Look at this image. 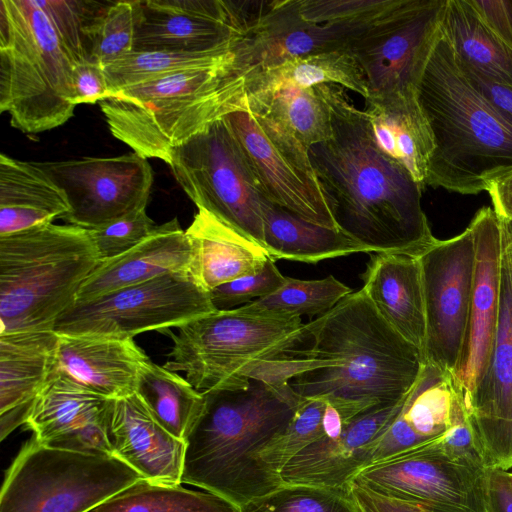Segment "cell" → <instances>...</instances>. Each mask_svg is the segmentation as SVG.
I'll list each match as a JSON object with an SVG mask.
<instances>
[{
	"label": "cell",
	"mask_w": 512,
	"mask_h": 512,
	"mask_svg": "<svg viewBox=\"0 0 512 512\" xmlns=\"http://www.w3.org/2000/svg\"><path fill=\"white\" fill-rule=\"evenodd\" d=\"M418 258L426 316L424 360L452 374L462 349L474 280L470 226L453 238L436 239Z\"/></svg>",
	"instance_id": "obj_15"
},
{
	"label": "cell",
	"mask_w": 512,
	"mask_h": 512,
	"mask_svg": "<svg viewBox=\"0 0 512 512\" xmlns=\"http://www.w3.org/2000/svg\"><path fill=\"white\" fill-rule=\"evenodd\" d=\"M365 103L363 114L376 148L424 189L433 141L416 89L370 96Z\"/></svg>",
	"instance_id": "obj_28"
},
{
	"label": "cell",
	"mask_w": 512,
	"mask_h": 512,
	"mask_svg": "<svg viewBox=\"0 0 512 512\" xmlns=\"http://www.w3.org/2000/svg\"><path fill=\"white\" fill-rule=\"evenodd\" d=\"M447 0H395L347 50L370 96L415 89L440 31ZM368 97V98H369Z\"/></svg>",
	"instance_id": "obj_14"
},
{
	"label": "cell",
	"mask_w": 512,
	"mask_h": 512,
	"mask_svg": "<svg viewBox=\"0 0 512 512\" xmlns=\"http://www.w3.org/2000/svg\"><path fill=\"white\" fill-rule=\"evenodd\" d=\"M224 0H139L134 51L207 52L237 44L260 8Z\"/></svg>",
	"instance_id": "obj_18"
},
{
	"label": "cell",
	"mask_w": 512,
	"mask_h": 512,
	"mask_svg": "<svg viewBox=\"0 0 512 512\" xmlns=\"http://www.w3.org/2000/svg\"><path fill=\"white\" fill-rule=\"evenodd\" d=\"M90 512H239V507L207 491L141 478Z\"/></svg>",
	"instance_id": "obj_37"
},
{
	"label": "cell",
	"mask_w": 512,
	"mask_h": 512,
	"mask_svg": "<svg viewBox=\"0 0 512 512\" xmlns=\"http://www.w3.org/2000/svg\"><path fill=\"white\" fill-rule=\"evenodd\" d=\"M475 245V270L467 326L452 372L465 403L486 368L497 326L500 294L502 227L493 208L477 211L469 224Z\"/></svg>",
	"instance_id": "obj_20"
},
{
	"label": "cell",
	"mask_w": 512,
	"mask_h": 512,
	"mask_svg": "<svg viewBox=\"0 0 512 512\" xmlns=\"http://www.w3.org/2000/svg\"><path fill=\"white\" fill-rule=\"evenodd\" d=\"M453 389L450 372L425 362L397 418L425 441L443 436L451 426Z\"/></svg>",
	"instance_id": "obj_38"
},
{
	"label": "cell",
	"mask_w": 512,
	"mask_h": 512,
	"mask_svg": "<svg viewBox=\"0 0 512 512\" xmlns=\"http://www.w3.org/2000/svg\"><path fill=\"white\" fill-rule=\"evenodd\" d=\"M393 0H293L301 19L314 23L349 20L387 8Z\"/></svg>",
	"instance_id": "obj_46"
},
{
	"label": "cell",
	"mask_w": 512,
	"mask_h": 512,
	"mask_svg": "<svg viewBox=\"0 0 512 512\" xmlns=\"http://www.w3.org/2000/svg\"><path fill=\"white\" fill-rule=\"evenodd\" d=\"M216 311L210 294L190 272L171 273L75 302L56 321L59 335H105L134 338L163 332Z\"/></svg>",
	"instance_id": "obj_11"
},
{
	"label": "cell",
	"mask_w": 512,
	"mask_h": 512,
	"mask_svg": "<svg viewBox=\"0 0 512 512\" xmlns=\"http://www.w3.org/2000/svg\"><path fill=\"white\" fill-rule=\"evenodd\" d=\"M138 2L106 4L88 29L90 60L104 67L134 50Z\"/></svg>",
	"instance_id": "obj_41"
},
{
	"label": "cell",
	"mask_w": 512,
	"mask_h": 512,
	"mask_svg": "<svg viewBox=\"0 0 512 512\" xmlns=\"http://www.w3.org/2000/svg\"><path fill=\"white\" fill-rule=\"evenodd\" d=\"M264 247L274 259L303 263L369 251L339 230L316 225L283 208L263 204Z\"/></svg>",
	"instance_id": "obj_31"
},
{
	"label": "cell",
	"mask_w": 512,
	"mask_h": 512,
	"mask_svg": "<svg viewBox=\"0 0 512 512\" xmlns=\"http://www.w3.org/2000/svg\"><path fill=\"white\" fill-rule=\"evenodd\" d=\"M174 333L168 360L170 371H182L198 391L237 389L265 364L282 359L307 339L299 317L248 312L242 307L216 310L195 318Z\"/></svg>",
	"instance_id": "obj_8"
},
{
	"label": "cell",
	"mask_w": 512,
	"mask_h": 512,
	"mask_svg": "<svg viewBox=\"0 0 512 512\" xmlns=\"http://www.w3.org/2000/svg\"><path fill=\"white\" fill-rule=\"evenodd\" d=\"M486 512H512V484L509 472L489 468L485 480Z\"/></svg>",
	"instance_id": "obj_51"
},
{
	"label": "cell",
	"mask_w": 512,
	"mask_h": 512,
	"mask_svg": "<svg viewBox=\"0 0 512 512\" xmlns=\"http://www.w3.org/2000/svg\"><path fill=\"white\" fill-rule=\"evenodd\" d=\"M73 101L94 104L111 97L104 67L93 60L75 63L72 75Z\"/></svg>",
	"instance_id": "obj_47"
},
{
	"label": "cell",
	"mask_w": 512,
	"mask_h": 512,
	"mask_svg": "<svg viewBox=\"0 0 512 512\" xmlns=\"http://www.w3.org/2000/svg\"><path fill=\"white\" fill-rule=\"evenodd\" d=\"M146 208L88 230L101 261L116 258L151 236L158 228Z\"/></svg>",
	"instance_id": "obj_44"
},
{
	"label": "cell",
	"mask_w": 512,
	"mask_h": 512,
	"mask_svg": "<svg viewBox=\"0 0 512 512\" xmlns=\"http://www.w3.org/2000/svg\"><path fill=\"white\" fill-rule=\"evenodd\" d=\"M224 120L271 203L308 222L339 230L307 147L271 115L251 106L248 96L246 106Z\"/></svg>",
	"instance_id": "obj_12"
},
{
	"label": "cell",
	"mask_w": 512,
	"mask_h": 512,
	"mask_svg": "<svg viewBox=\"0 0 512 512\" xmlns=\"http://www.w3.org/2000/svg\"><path fill=\"white\" fill-rule=\"evenodd\" d=\"M185 231L192 251L190 273L208 292L258 273L272 259L259 243L203 209Z\"/></svg>",
	"instance_id": "obj_29"
},
{
	"label": "cell",
	"mask_w": 512,
	"mask_h": 512,
	"mask_svg": "<svg viewBox=\"0 0 512 512\" xmlns=\"http://www.w3.org/2000/svg\"><path fill=\"white\" fill-rule=\"evenodd\" d=\"M459 66L472 86L512 124V86L492 82L469 68Z\"/></svg>",
	"instance_id": "obj_50"
},
{
	"label": "cell",
	"mask_w": 512,
	"mask_h": 512,
	"mask_svg": "<svg viewBox=\"0 0 512 512\" xmlns=\"http://www.w3.org/2000/svg\"><path fill=\"white\" fill-rule=\"evenodd\" d=\"M113 400L55 369L37 396L24 425L44 446L112 455L107 425Z\"/></svg>",
	"instance_id": "obj_21"
},
{
	"label": "cell",
	"mask_w": 512,
	"mask_h": 512,
	"mask_svg": "<svg viewBox=\"0 0 512 512\" xmlns=\"http://www.w3.org/2000/svg\"><path fill=\"white\" fill-rule=\"evenodd\" d=\"M59 335L49 331L0 334V440L25 424L56 368Z\"/></svg>",
	"instance_id": "obj_24"
},
{
	"label": "cell",
	"mask_w": 512,
	"mask_h": 512,
	"mask_svg": "<svg viewBox=\"0 0 512 512\" xmlns=\"http://www.w3.org/2000/svg\"><path fill=\"white\" fill-rule=\"evenodd\" d=\"M415 89L433 141L426 186L477 194L512 168V124L472 86L441 31Z\"/></svg>",
	"instance_id": "obj_4"
},
{
	"label": "cell",
	"mask_w": 512,
	"mask_h": 512,
	"mask_svg": "<svg viewBox=\"0 0 512 512\" xmlns=\"http://www.w3.org/2000/svg\"><path fill=\"white\" fill-rule=\"evenodd\" d=\"M136 393L152 416L174 437L185 441L204 407L203 392L177 372L150 360L142 365Z\"/></svg>",
	"instance_id": "obj_34"
},
{
	"label": "cell",
	"mask_w": 512,
	"mask_h": 512,
	"mask_svg": "<svg viewBox=\"0 0 512 512\" xmlns=\"http://www.w3.org/2000/svg\"><path fill=\"white\" fill-rule=\"evenodd\" d=\"M330 84L369 97L364 75L348 50L297 57L279 65L250 73L249 92L295 85L302 88Z\"/></svg>",
	"instance_id": "obj_33"
},
{
	"label": "cell",
	"mask_w": 512,
	"mask_h": 512,
	"mask_svg": "<svg viewBox=\"0 0 512 512\" xmlns=\"http://www.w3.org/2000/svg\"><path fill=\"white\" fill-rule=\"evenodd\" d=\"M148 359L133 338L59 335L55 369L95 393L119 399L136 392L139 371Z\"/></svg>",
	"instance_id": "obj_25"
},
{
	"label": "cell",
	"mask_w": 512,
	"mask_h": 512,
	"mask_svg": "<svg viewBox=\"0 0 512 512\" xmlns=\"http://www.w3.org/2000/svg\"><path fill=\"white\" fill-rule=\"evenodd\" d=\"M107 436L111 454L143 479L182 483L185 441L163 428L136 392L113 400Z\"/></svg>",
	"instance_id": "obj_23"
},
{
	"label": "cell",
	"mask_w": 512,
	"mask_h": 512,
	"mask_svg": "<svg viewBox=\"0 0 512 512\" xmlns=\"http://www.w3.org/2000/svg\"><path fill=\"white\" fill-rule=\"evenodd\" d=\"M240 41L233 46L207 52L133 50L104 66L111 96L126 88L154 81L167 75L212 66L229 60L238 54Z\"/></svg>",
	"instance_id": "obj_36"
},
{
	"label": "cell",
	"mask_w": 512,
	"mask_h": 512,
	"mask_svg": "<svg viewBox=\"0 0 512 512\" xmlns=\"http://www.w3.org/2000/svg\"><path fill=\"white\" fill-rule=\"evenodd\" d=\"M485 25L512 49V0H468Z\"/></svg>",
	"instance_id": "obj_48"
},
{
	"label": "cell",
	"mask_w": 512,
	"mask_h": 512,
	"mask_svg": "<svg viewBox=\"0 0 512 512\" xmlns=\"http://www.w3.org/2000/svg\"><path fill=\"white\" fill-rule=\"evenodd\" d=\"M316 87L332 134L308 153L338 229L369 253L419 256L436 240L421 206L423 188L376 148L363 110L342 87Z\"/></svg>",
	"instance_id": "obj_2"
},
{
	"label": "cell",
	"mask_w": 512,
	"mask_h": 512,
	"mask_svg": "<svg viewBox=\"0 0 512 512\" xmlns=\"http://www.w3.org/2000/svg\"><path fill=\"white\" fill-rule=\"evenodd\" d=\"M307 339L264 372L303 399H322L345 423L400 403L425 365L423 353L375 310L362 289L306 323Z\"/></svg>",
	"instance_id": "obj_1"
},
{
	"label": "cell",
	"mask_w": 512,
	"mask_h": 512,
	"mask_svg": "<svg viewBox=\"0 0 512 512\" xmlns=\"http://www.w3.org/2000/svg\"><path fill=\"white\" fill-rule=\"evenodd\" d=\"M439 438L364 467L351 483L432 512H486L487 469L451 457Z\"/></svg>",
	"instance_id": "obj_13"
},
{
	"label": "cell",
	"mask_w": 512,
	"mask_h": 512,
	"mask_svg": "<svg viewBox=\"0 0 512 512\" xmlns=\"http://www.w3.org/2000/svg\"><path fill=\"white\" fill-rule=\"evenodd\" d=\"M493 210L503 219L512 221V168L505 170L486 181Z\"/></svg>",
	"instance_id": "obj_52"
},
{
	"label": "cell",
	"mask_w": 512,
	"mask_h": 512,
	"mask_svg": "<svg viewBox=\"0 0 512 512\" xmlns=\"http://www.w3.org/2000/svg\"><path fill=\"white\" fill-rule=\"evenodd\" d=\"M66 194L70 211L64 220L87 230L147 206L153 170L137 153L35 162Z\"/></svg>",
	"instance_id": "obj_16"
},
{
	"label": "cell",
	"mask_w": 512,
	"mask_h": 512,
	"mask_svg": "<svg viewBox=\"0 0 512 512\" xmlns=\"http://www.w3.org/2000/svg\"><path fill=\"white\" fill-rule=\"evenodd\" d=\"M168 165L198 209L264 247L263 204L268 199L224 117L175 148Z\"/></svg>",
	"instance_id": "obj_10"
},
{
	"label": "cell",
	"mask_w": 512,
	"mask_h": 512,
	"mask_svg": "<svg viewBox=\"0 0 512 512\" xmlns=\"http://www.w3.org/2000/svg\"><path fill=\"white\" fill-rule=\"evenodd\" d=\"M509 477H510V481H511V484H512V472H509Z\"/></svg>",
	"instance_id": "obj_53"
},
{
	"label": "cell",
	"mask_w": 512,
	"mask_h": 512,
	"mask_svg": "<svg viewBox=\"0 0 512 512\" xmlns=\"http://www.w3.org/2000/svg\"><path fill=\"white\" fill-rule=\"evenodd\" d=\"M239 512H359L349 491L304 484H283L254 498Z\"/></svg>",
	"instance_id": "obj_40"
},
{
	"label": "cell",
	"mask_w": 512,
	"mask_h": 512,
	"mask_svg": "<svg viewBox=\"0 0 512 512\" xmlns=\"http://www.w3.org/2000/svg\"><path fill=\"white\" fill-rule=\"evenodd\" d=\"M394 2L374 13L328 23L301 19L293 0L264 2L265 6L239 43L241 60L249 69L262 70L297 57L347 50L351 41Z\"/></svg>",
	"instance_id": "obj_19"
},
{
	"label": "cell",
	"mask_w": 512,
	"mask_h": 512,
	"mask_svg": "<svg viewBox=\"0 0 512 512\" xmlns=\"http://www.w3.org/2000/svg\"><path fill=\"white\" fill-rule=\"evenodd\" d=\"M75 63L33 0L0 1V112L14 128L37 134L73 116Z\"/></svg>",
	"instance_id": "obj_7"
},
{
	"label": "cell",
	"mask_w": 512,
	"mask_h": 512,
	"mask_svg": "<svg viewBox=\"0 0 512 512\" xmlns=\"http://www.w3.org/2000/svg\"><path fill=\"white\" fill-rule=\"evenodd\" d=\"M247 96L251 106L271 115L307 148L332 134L329 110L317 87L282 85Z\"/></svg>",
	"instance_id": "obj_35"
},
{
	"label": "cell",
	"mask_w": 512,
	"mask_h": 512,
	"mask_svg": "<svg viewBox=\"0 0 512 512\" xmlns=\"http://www.w3.org/2000/svg\"><path fill=\"white\" fill-rule=\"evenodd\" d=\"M327 402L303 399L285 431L260 455L262 462L280 475L282 467L301 450L326 436L324 414Z\"/></svg>",
	"instance_id": "obj_42"
},
{
	"label": "cell",
	"mask_w": 512,
	"mask_h": 512,
	"mask_svg": "<svg viewBox=\"0 0 512 512\" xmlns=\"http://www.w3.org/2000/svg\"><path fill=\"white\" fill-rule=\"evenodd\" d=\"M203 394V410L185 440L182 483L237 507L282 486L260 455L285 431L302 398L266 373L245 387Z\"/></svg>",
	"instance_id": "obj_3"
},
{
	"label": "cell",
	"mask_w": 512,
	"mask_h": 512,
	"mask_svg": "<svg viewBox=\"0 0 512 512\" xmlns=\"http://www.w3.org/2000/svg\"><path fill=\"white\" fill-rule=\"evenodd\" d=\"M250 71L238 48L229 60L126 88L99 106L116 139L168 164L175 148L246 106Z\"/></svg>",
	"instance_id": "obj_5"
},
{
	"label": "cell",
	"mask_w": 512,
	"mask_h": 512,
	"mask_svg": "<svg viewBox=\"0 0 512 512\" xmlns=\"http://www.w3.org/2000/svg\"><path fill=\"white\" fill-rule=\"evenodd\" d=\"M192 251L175 217L128 252L102 261L81 286L76 302L96 299L122 288L171 273L190 272Z\"/></svg>",
	"instance_id": "obj_26"
},
{
	"label": "cell",
	"mask_w": 512,
	"mask_h": 512,
	"mask_svg": "<svg viewBox=\"0 0 512 512\" xmlns=\"http://www.w3.org/2000/svg\"><path fill=\"white\" fill-rule=\"evenodd\" d=\"M101 262L78 226L48 223L0 236V334L53 330Z\"/></svg>",
	"instance_id": "obj_6"
},
{
	"label": "cell",
	"mask_w": 512,
	"mask_h": 512,
	"mask_svg": "<svg viewBox=\"0 0 512 512\" xmlns=\"http://www.w3.org/2000/svg\"><path fill=\"white\" fill-rule=\"evenodd\" d=\"M141 478L112 455L50 448L32 436L5 473L0 512H90Z\"/></svg>",
	"instance_id": "obj_9"
},
{
	"label": "cell",
	"mask_w": 512,
	"mask_h": 512,
	"mask_svg": "<svg viewBox=\"0 0 512 512\" xmlns=\"http://www.w3.org/2000/svg\"><path fill=\"white\" fill-rule=\"evenodd\" d=\"M502 227L496 331L484 373L465 403L487 468H512V221Z\"/></svg>",
	"instance_id": "obj_17"
},
{
	"label": "cell",
	"mask_w": 512,
	"mask_h": 512,
	"mask_svg": "<svg viewBox=\"0 0 512 512\" xmlns=\"http://www.w3.org/2000/svg\"><path fill=\"white\" fill-rule=\"evenodd\" d=\"M284 276L270 259L256 274L222 284L209 292L216 310H230L275 293L285 283Z\"/></svg>",
	"instance_id": "obj_45"
},
{
	"label": "cell",
	"mask_w": 512,
	"mask_h": 512,
	"mask_svg": "<svg viewBox=\"0 0 512 512\" xmlns=\"http://www.w3.org/2000/svg\"><path fill=\"white\" fill-rule=\"evenodd\" d=\"M349 491L359 512H432L412 503L381 496L353 483H350Z\"/></svg>",
	"instance_id": "obj_49"
},
{
	"label": "cell",
	"mask_w": 512,
	"mask_h": 512,
	"mask_svg": "<svg viewBox=\"0 0 512 512\" xmlns=\"http://www.w3.org/2000/svg\"><path fill=\"white\" fill-rule=\"evenodd\" d=\"M352 292L351 288L333 275L317 280H302L286 276L285 283L275 293L239 307L248 312L290 317L320 316Z\"/></svg>",
	"instance_id": "obj_39"
},
{
	"label": "cell",
	"mask_w": 512,
	"mask_h": 512,
	"mask_svg": "<svg viewBox=\"0 0 512 512\" xmlns=\"http://www.w3.org/2000/svg\"><path fill=\"white\" fill-rule=\"evenodd\" d=\"M362 279L361 289L379 315L423 353L426 316L418 256L375 253Z\"/></svg>",
	"instance_id": "obj_27"
},
{
	"label": "cell",
	"mask_w": 512,
	"mask_h": 512,
	"mask_svg": "<svg viewBox=\"0 0 512 512\" xmlns=\"http://www.w3.org/2000/svg\"><path fill=\"white\" fill-rule=\"evenodd\" d=\"M64 191L35 163L0 155V236L64 218Z\"/></svg>",
	"instance_id": "obj_30"
},
{
	"label": "cell",
	"mask_w": 512,
	"mask_h": 512,
	"mask_svg": "<svg viewBox=\"0 0 512 512\" xmlns=\"http://www.w3.org/2000/svg\"><path fill=\"white\" fill-rule=\"evenodd\" d=\"M49 19L73 60H90L88 29L106 6L94 1L33 0Z\"/></svg>",
	"instance_id": "obj_43"
},
{
	"label": "cell",
	"mask_w": 512,
	"mask_h": 512,
	"mask_svg": "<svg viewBox=\"0 0 512 512\" xmlns=\"http://www.w3.org/2000/svg\"><path fill=\"white\" fill-rule=\"evenodd\" d=\"M405 399L359 415L338 435L324 436L301 450L282 467L283 483L347 489L355 475L371 464L374 442L397 416Z\"/></svg>",
	"instance_id": "obj_22"
},
{
	"label": "cell",
	"mask_w": 512,
	"mask_h": 512,
	"mask_svg": "<svg viewBox=\"0 0 512 512\" xmlns=\"http://www.w3.org/2000/svg\"><path fill=\"white\" fill-rule=\"evenodd\" d=\"M440 31L460 65L512 86V49L485 25L468 0H447Z\"/></svg>",
	"instance_id": "obj_32"
}]
</instances>
